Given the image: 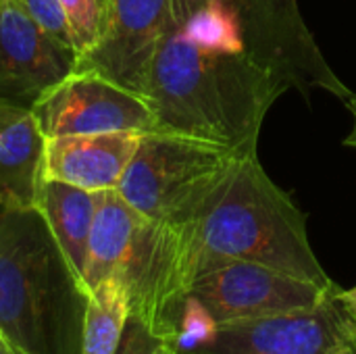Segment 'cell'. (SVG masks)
<instances>
[{
	"label": "cell",
	"mask_w": 356,
	"mask_h": 354,
	"mask_svg": "<svg viewBox=\"0 0 356 354\" xmlns=\"http://www.w3.org/2000/svg\"><path fill=\"white\" fill-rule=\"evenodd\" d=\"M177 17V0H111L106 33L77 69H92L146 96L156 48Z\"/></svg>",
	"instance_id": "obj_10"
},
{
	"label": "cell",
	"mask_w": 356,
	"mask_h": 354,
	"mask_svg": "<svg viewBox=\"0 0 356 354\" xmlns=\"http://www.w3.org/2000/svg\"><path fill=\"white\" fill-rule=\"evenodd\" d=\"M142 134H92L46 138L44 179L65 182L90 192L117 190Z\"/></svg>",
	"instance_id": "obj_11"
},
{
	"label": "cell",
	"mask_w": 356,
	"mask_h": 354,
	"mask_svg": "<svg viewBox=\"0 0 356 354\" xmlns=\"http://www.w3.org/2000/svg\"><path fill=\"white\" fill-rule=\"evenodd\" d=\"M0 354H4V351H2V346H0Z\"/></svg>",
	"instance_id": "obj_23"
},
{
	"label": "cell",
	"mask_w": 356,
	"mask_h": 354,
	"mask_svg": "<svg viewBox=\"0 0 356 354\" xmlns=\"http://www.w3.org/2000/svg\"><path fill=\"white\" fill-rule=\"evenodd\" d=\"M159 344H161V340L156 336H152L142 321H138L136 317L129 315V321L125 325L117 354H152Z\"/></svg>",
	"instance_id": "obj_19"
},
{
	"label": "cell",
	"mask_w": 356,
	"mask_h": 354,
	"mask_svg": "<svg viewBox=\"0 0 356 354\" xmlns=\"http://www.w3.org/2000/svg\"><path fill=\"white\" fill-rule=\"evenodd\" d=\"M336 290L338 286L327 290L267 265L225 261L200 273L188 298L196 300L217 325L315 309Z\"/></svg>",
	"instance_id": "obj_8"
},
{
	"label": "cell",
	"mask_w": 356,
	"mask_h": 354,
	"mask_svg": "<svg viewBox=\"0 0 356 354\" xmlns=\"http://www.w3.org/2000/svg\"><path fill=\"white\" fill-rule=\"evenodd\" d=\"M19 4L44 33H48L63 46H67L79 54L71 23H69L67 13L58 0H19Z\"/></svg>",
	"instance_id": "obj_18"
},
{
	"label": "cell",
	"mask_w": 356,
	"mask_h": 354,
	"mask_svg": "<svg viewBox=\"0 0 356 354\" xmlns=\"http://www.w3.org/2000/svg\"><path fill=\"white\" fill-rule=\"evenodd\" d=\"M152 354H192V353H190V351H186V348H181V346H177V344L161 342V344L154 348V353Z\"/></svg>",
	"instance_id": "obj_22"
},
{
	"label": "cell",
	"mask_w": 356,
	"mask_h": 354,
	"mask_svg": "<svg viewBox=\"0 0 356 354\" xmlns=\"http://www.w3.org/2000/svg\"><path fill=\"white\" fill-rule=\"evenodd\" d=\"M240 154L217 144L173 134L146 131L117 192L148 221L177 223Z\"/></svg>",
	"instance_id": "obj_4"
},
{
	"label": "cell",
	"mask_w": 356,
	"mask_h": 354,
	"mask_svg": "<svg viewBox=\"0 0 356 354\" xmlns=\"http://www.w3.org/2000/svg\"><path fill=\"white\" fill-rule=\"evenodd\" d=\"M129 315V298L117 277L92 288L83 323V354H117Z\"/></svg>",
	"instance_id": "obj_16"
},
{
	"label": "cell",
	"mask_w": 356,
	"mask_h": 354,
	"mask_svg": "<svg viewBox=\"0 0 356 354\" xmlns=\"http://www.w3.org/2000/svg\"><path fill=\"white\" fill-rule=\"evenodd\" d=\"M284 92L286 86L246 52L198 48L181 29L177 0V17L156 48L146 88L156 129L250 154L267 111Z\"/></svg>",
	"instance_id": "obj_1"
},
{
	"label": "cell",
	"mask_w": 356,
	"mask_h": 354,
	"mask_svg": "<svg viewBox=\"0 0 356 354\" xmlns=\"http://www.w3.org/2000/svg\"><path fill=\"white\" fill-rule=\"evenodd\" d=\"M88 298L38 207H0L4 354H83Z\"/></svg>",
	"instance_id": "obj_3"
},
{
	"label": "cell",
	"mask_w": 356,
	"mask_h": 354,
	"mask_svg": "<svg viewBox=\"0 0 356 354\" xmlns=\"http://www.w3.org/2000/svg\"><path fill=\"white\" fill-rule=\"evenodd\" d=\"M346 106L350 108V113H353V117H355V125H353V129H350L348 138L344 140V146H353V148H356V96L355 94L346 100Z\"/></svg>",
	"instance_id": "obj_21"
},
{
	"label": "cell",
	"mask_w": 356,
	"mask_h": 354,
	"mask_svg": "<svg viewBox=\"0 0 356 354\" xmlns=\"http://www.w3.org/2000/svg\"><path fill=\"white\" fill-rule=\"evenodd\" d=\"M177 225L190 286L217 263L248 261L336 288L313 252L305 215L265 173L257 152L236 156Z\"/></svg>",
	"instance_id": "obj_2"
},
{
	"label": "cell",
	"mask_w": 356,
	"mask_h": 354,
	"mask_svg": "<svg viewBox=\"0 0 356 354\" xmlns=\"http://www.w3.org/2000/svg\"><path fill=\"white\" fill-rule=\"evenodd\" d=\"M236 10L246 54L267 67L284 86L305 94L325 90L348 100L353 92L340 81L300 17L296 0H227Z\"/></svg>",
	"instance_id": "obj_6"
},
{
	"label": "cell",
	"mask_w": 356,
	"mask_h": 354,
	"mask_svg": "<svg viewBox=\"0 0 356 354\" xmlns=\"http://www.w3.org/2000/svg\"><path fill=\"white\" fill-rule=\"evenodd\" d=\"M142 223L144 217L117 190L98 192L83 271L88 292L121 273Z\"/></svg>",
	"instance_id": "obj_13"
},
{
	"label": "cell",
	"mask_w": 356,
	"mask_h": 354,
	"mask_svg": "<svg viewBox=\"0 0 356 354\" xmlns=\"http://www.w3.org/2000/svg\"><path fill=\"white\" fill-rule=\"evenodd\" d=\"M181 29L204 52L244 54L240 19L227 0H179Z\"/></svg>",
	"instance_id": "obj_15"
},
{
	"label": "cell",
	"mask_w": 356,
	"mask_h": 354,
	"mask_svg": "<svg viewBox=\"0 0 356 354\" xmlns=\"http://www.w3.org/2000/svg\"><path fill=\"white\" fill-rule=\"evenodd\" d=\"M46 136L31 108L0 102V207H35Z\"/></svg>",
	"instance_id": "obj_12"
},
{
	"label": "cell",
	"mask_w": 356,
	"mask_h": 354,
	"mask_svg": "<svg viewBox=\"0 0 356 354\" xmlns=\"http://www.w3.org/2000/svg\"><path fill=\"white\" fill-rule=\"evenodd\" d=\"M336 298L338 303L353 315L356 319V288H350V290H336Z\"/></svg>",
	"instance_id": "obj_20"
},
{
	"label": "cell",
	"mask_w": 356,
	"mask_h": 354,
	"mask_svg": "<svg viewBox=\"0 0 356 354\" xmlns=\"http://www.w3.org/2000/svg\"><path fill=\"white\" fill-rule=\"evenodd\" d=\"M192 354H356V319L332 292L315 309L217 323Z\"/></svg>",
	"instance_id": "obj_5"
},
{
	"label": "cell",
	"mask_w": 356,
	"mask_h": 354,
	"mask_svg": "<svg viewBox=\"0 0 356 354\" xmlns=\"http://www.w3.org/2000/svg\"><path fill=\"white\" fill-rule=\"evenodd\" d=\"M31 111L46 138L156 129L146 96L92 69H75L48 90Z\"/></svg>",
	"instance_id": "obj_7"
},
{
	"label": "cell",
	"mask_w": 356,
	"mask_h": 354,
	"mask_svg": "<svg viewBox=\"0 0 356 354\" xmlns=\"http://www.w3.org/2000/svg\"><path fill=\"white\" fill-rule=\"evenodd\" d=\"M35 207L50 225L71 267L83 282L88 240L98 207V192L75 188L65 182L44 179Z\"/></svg>",
	"instance_id": "obj_14"
},
{
	"label": "cell",
	"mask_w": 356,
	"mask_h": 354,
	"mask_svg": "<svg viewBox=\"0 0 356 354\" xmlns=\"http://www.w3.org/2000/svg\"><path fill=\"white\" fill-rule=\"evenodd\" d=\"M77 65L79 54L44 33L19 0H0V102L31 108Z\"/></svg>",
	"instance_id": "obj_9"
},
{
	"label": "cell",
	"mask_w": 356,
	"mask_h": 354,
	"mask_svg": "<svg viewBox=\"0 0 356 354\" xmlns=\"http://www.w3.org/2000/svg\"><path fill=\"white\" fill-rule=\"evenodd\" d=\"M71 23L79 58L102 40L111 19V0H58Z\"/></svg>",
	"instance_id": "obj_17"
}]
</instances>
